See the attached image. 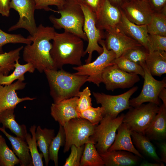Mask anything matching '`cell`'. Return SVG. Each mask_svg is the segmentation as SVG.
Listing matches in <instances>:
<instances>
[{
	"label": "cell",
	"instance_id": "obj_24",
	"mask_svg": "<svg viewBox=\"0 0 166 166\" xmlns=\"http://www.w3.org/2000/svg\"><path fill=\"white\" fill-rule=\"evenodd\" d=\"M131 136L135 148L142 155L150 158L156 162L164 164L157 154L155 146L145 135L132 131Z\"/></svg>",
	"mask_w": 166,
	"mask_h": 166
},
{
	"label": "cell",
	"instance_id": "obj_26",
	"mask_svg": "<svg viewBox=\"0 0 166 166\" xmlns=\"http://www.w3.org/2000/svg\"><path fill=\"white\" fill-rule=\"evenodd\" d=\"M14 109H10L0 112V124L3 127L8 128L17 137L25 140V137L27 133L26 126L20 125L15 119Z\"/></svg>",
	"mask_w": 166,
	"mask_h": 166
},
{
	"label": "cell",
	"instance_id": "obj_35",
	"mask_svg": "<svg viewBox=\"0 0 166 166\" xmlns=\"http://www.w3.org/2000/svg\"><path fill=\"white\" fill-rule=\"evenodd\" d=\"M20 160L13 151L8 146L5 139L0 137V166H14Z\"/></svg>",
	"mask_w": 166,
	"mask_h": 166
},
{
	"label": "cell",
	"instance_id": "obj_3",
	"mask_svg": "<svg viewBox=\"0 0 166 166\" xmlns=\"http://www.w3.org/2000/svg\"><path fill=\"white\" fill-rule=\"evenodd\" d=\"M50 89V94L54 102L74 97H78L81 87L86 82V75H78L62 69H47L44 71Z\"/></svg>",
	"mask_w": 166,
	"mask_h": 166
},
{
	"label": "cell",
	"instance_id": "obj_5",
	"mask_svg": "<svg viewBox=\"0 0 166 166\" xmlns=\"http://www.w3.org/2000/svg\"><path fill=\"white\" fill-rule=\"evenodd\" d=\"M124 114L122 113L115 118L105 116L95 128L89 138L94 143L99 154L107 152L113 143L117 128L123 122Z\"/></svg>",
	"mask_w": 166,
	"mask_h": 166
},
{
	"label": "cell",
	"instance_id": "obj_30",
	"mask_svg": "<svg viewBox=\"0 0 166 166\" xmlns=\"http://www.w3.org/2000/svg\"><path fill=\"white\" fill-rule=\"evenodd\" d=\"M147 27L149 34L166 36V12H154Z\"/></svg>",
	"mask_w": 166,
	"mask_h": 166
},
{
	"label": "cell",
	"instance_id": "obj_41",
	"mask_svg": "<svg viewBox=\"0 0 166 166\" xmlns=\"http://www.w3.org/2000/svg\"><path fill=\"white\" fill-rule=\"evenodd\" d=\"M149 38L148 53L156 50L166 51V36L149 34Z\"/></svg>",
	"mask_w": 166,
	"mask_h": 166
},
{
	"label": "cell",
	"instance_id": "obj_44",
	"mask_svg": "<svg viewBox=\"0 0 166 166\" xmlns=\"http://www.w3.org/2000/svg\"><path fill=\"white\" fill-rule=\"evenodd\" d=\"M103 1V0H84L83 3L96 14L100 7Z\"/></svg>",
	"mask_w": 166,
	"mask_h": 166
},
{
	"label": "cell",
	"instance_id": "obj_22",
	"mask_svg": "<svg viewBox=\"0 0 166 166\" xmlns=\"http://www.w3.org/2000/svg\"><path fill=\"white\" fill-rule=\"evenodd\" d=\"M150 140L162 141L166 138V107L162 104L144 132Z\"/></svg>",
	"mask_w": 166,
	"mask_h": 166
},
{
	"label": "cell",
	"instance_id": "obj_36",
	"mask_svg": "<svg viewBox=\"0 0 166 166\" xmlns=\"http://www.w3.org/2000/svg\"><path fill=\"white\" fill-rule=\"evenodd\" d=\"M32 39L30 36L26 38L21 34H10L0 29V54L3 53V46L8 43L31 44Z\"/></svg>",
	"mask_w": 166,
	"mask_h": 166
},
{
	"label": "cell",
	"instance_id": "obj_40",
	"mask_svg": "<svg viewBox=\"0 0 166 166\" xmlns=\"http://www.w3.org/2000/svg\"><path fill=\"white\" fill-rule=\"evenodd\" d=\"M85 144L80 147L72 145L71 152L66 159L64 166H80V162L83 152Z\"/></svg>",
	"mask_w": 166,
	"mask_h": 166
},
{
	"label": "cell",
	"instance_id": "obj_47",
	"mask_svg": "<svg viewBox=\"0 0 166 166\" xmlns=\"http://www.w3.org/2000/svg\"><path fill=\"white\" fill-rule=\"evenodd\" d=\"M158 98L163 101V104L166 107V89L163 88L160 92L158 95Z\"/></svg>",
	"mask_w": 166,
	"mask_h": 166
},
{
	"label": "cell",
	"instance_id": "obj_28",
	"mask_svg": "<svg viewBox=\"0 0 166 166\" xmlns=\"http://www.w3.org/2000/svg\"><path fill=\"white\" fill-rule=\"evenodd\" d=\"M104 162L90 138L85 144L80 166H104Z\"/></svg>",
	"mask_w": 166,
	"mask_h": 166
},
{
	"label": "cell",
	"instance_id": "obj_18",
	"mask_svg": "<svg viewBox=\"0 0 166 166\" xmlns=\"http://www.w3.org/2000/svg\"><path fill=\"white\" fill-rule=\"evenodd\" d=\"M78 97H74L52 103L50 114L55 121L62 126L70 120L80 118L77 108Z\"/></svg>",
	"mask_w": 166,
	"mask_h": 166
},
{
	"label": "cell",
	"instance_id": "obj_12",
	"mask_svg": "<svg viewBox=\"0 0 166 166\" xmlns=\"http://www.w3.org/2000/svg\"><path fill=\"white\" fill-rule=\"evenodd\" d=\"M10 7L18 12L19 18L16 24L9 28L8 31L23 28L27 30L31 36H33L38 27L34 17L36 9L34 0H10Z\"/></svg>",
	"mask_w": 166,
	"mask_h": 166
},
{
	"label": "cell",
	"instance_id": "obj_45",
	"mask_svg": "<svg viewBox=\"0 0 166 166\" xmlns=\"http://www.w3.org/2000/svg\"><path fill=\"white\" fill-rule=\"evenodd\" d=\"M10 0H0V14L3 16L10 15Z\"/></svg>",
	"mask_w": 166,
	"mask_h": 166
},
{
	"label": "cell",
	"instance_id": "obj_8",
	"mask_svg": "<svg viewBox=\"0 0 166 166\" xmlns=\"http://www.w3.org/2000/svg\"><path fill=\"white\" fill-rule=\"evenodd\" d=\"M160 106L148 102L136 107H131L124 114L123 122L132 131L144 135V132L158 113Z\"/></svg>",
	"mask_w": 166,
	"mask_h": 166
},
{
	"label": "cell",
	"instance_id": "obj_20",
	"mask_svg": "<svg viewBox=\"0 0 166 166\" xmlns=\"http://www.w3.org/2000/svg\"><path fill=\"white\" fill-rule=\"evenodd\" d=\"M115 140L110 147L108 151L123 150L129 152L137 156L140 158L144 159L142 155L136 149L132 142L131 132L127 124L122 122L117 130Z\"/></svg>",
	"mask_w": 166,
	"mask_h": 166
},
{
	"label": "cell",
	"instance_id": "obj_7",
	"mask_svg": "<svg viewBox=\"0 0 166 166\" xmlns=\"http://www.w3.org/2000/svg\"><path fill=\"white\" fill-rule=\"evenodd\" d=\"M96 126L80 118H73L65 122L63 125L65 136L63 152L68 151L72 145L80 147L88 142Z\"/></svg>",
	"mask_w": 166,
	"mask_h": 166
},
{
	"label": "cell",
	"instance_id": "obj_1",
	"mask_svg": "<svg viewBox=\"0 0 166 166\" xmlns=\"http://www.w3.org/2000/svg\"><path fill=\"white\" fill-rule=\"evenodd\" d=\"M56 32L53 27L41 24L37 27L35 34L30 36L32 43L23 47V60L40 73L47 69L57 70L50 55L52 45L50 42Z\"/></svg>",
	"mask_w": 166,
	"mask_h": 166
},
{
	"label": "cell",
	"instance_id": "obj_19",
	"mask_svg": "<svg viewBox=\"0 0 166 166\" xmlns=\"http://www.w3.org/2000/svg\"><path fill=\"white\" fill-rule=\"evenodd\" d=\"M121 10V18L117 27L127 36L138 42L148 52L149 42L147 25H139L132 22Z\"/></svg>",
	"mask_w": 166,
	"mask_h": 166
},
{
	"label": "cell",
	"instance_id": "obj_15",
	"mask_svg": "<svg viewBox=\"0 0 166 166\" xmlns=\"http://www.w3.org/2000/svg\"><path fill=\"white\" fill-rule=\"evenodd\" d=\"M106 32L105 41L106 47L108 50H112L114 52L116 58L121 56L129 49L142 46L127 36L117 27Z\"/></svg>",
	"mask_w": 166,
	"mask_h": 166
},
{
	"label": "cell",
	"instance_id": "obj_27",
	"mask_svg": "<svg viewBox=\"0 0 166 166\" xmlns=\"http://www.w3.org/2000/svg\"><path fill=\"white\" fill-rule=\"evenodd\" d=\"M55 137L54 130L45 128L42 129L38 126L35 131V137L37 146L43 154L46 166H48L50 160L49 155V147Z\"/></svg>",
	"mask_w": 166,
	"mask_h": 166
},
{
	"label": "cell",
	"instance_id": "obj_53",
	"mask_svg": "<svg viewBox=\"0 0 166 166\" xmlns=\"http://www.w3.org/2000/svg\"></svg>",
	"mask_w": 166,
	"mask_h": 166
},
{
	"label": "cell",
	"instance_id": "obj_9",
	"mask_svg": "<svg viewBox=\"0 0 166 166\" xmlns=\"http://www.w3.org/2000/svg\"><path fill=\"white\" fill-rule=\"evenodd\" d=\"M139 64L144 69V75L143 87L140 94L137 97L129 100L130 106L136 107L145 102H148L160 106V101L158 95L160 91L166 88V78L161 81L155 79L151 74L145 62Z\"/></svg>",
	"mask_w": 166,
	"mask_h": 166
},
{
	"label": "cell",
	"instance_id": "obj_37",
	"mask_svg": "<svg viewBox=\"0 0 166 166\" xmlns=\"http://www.w3.org/2000/svg\"><path fill=\"white\" fill-rule=\"evenodd\" d=\"M104 109L102 106L89 109L79 113L80 118L87 120L94 125L98 124L104 117Z\"/></svg>",
	"mask_w": 166,
	"mask_h": 166
},
{
	"label": "cell",
	"instance_id": "obj_29",
	"mask_svg": "<svg viewBox=\"0 0 166 166\" xmlns=\"http://www.w3.org/2000/svg\"><path fill=\"white\" fill-rule=\"evenodd\" d=\"M14 70L10 74L5 75L0 73V85H10L15 80H25L24 74L26 72L33 73L35 69L30 63H26L21 65L18 60L14 64Z\"/></svg>",
	"mask_w": 166,
	"mask_h": 166
},
{
	"label": "cell",
	"instance_id": "obj_23",
	"mask_svg": "<svg viewBox=\"0 0 166 166\" xmlns=\"http://www.w3.org/2000/svg\"><path fill=\"white\" fill-rule=\"evenodd\" d=\"M0 131L10 141L13 151L20 160V166H33L32 157L30 153L27 143L25 140L10 135L3 127H0Z\"/></svg>",
	"mask_w": 166,
	"mask_h": 166
},
{
	"label": "cell",
	"instance_id": "obj_31",
	"mask_svg": "<svg viewBox=\"0 0 166 166\" xmlns=\"http://www.w3.org/2000/svg\"><path fill=\"white\" fill-rule=\"evenodd\" d=\"M23 47L22 46L9 52L0 54L1 73L7 75L14 68V64L15 62L19 59L20 52Z\"/></svg>",
	"mask_w": 166,
	"mask_h": 166
},
{
	"label": "cell",
	"instance_id": "obj_16",
	"mask_svg": "<svg viewBox=\"0 0 166 166\" xmlns=\"http://www.w3.org/2000/svg\"><path fill=\"white\" fill-rule=\"evenodd\" d=\"M95 14L96 26L102 31L117 27L121 18L120 8L113 5L109 0H103L100 7Z\"/></svg>",
	"mask_w": 166,
	"mask_h": 166
},
{
	"label": "cell",
	"instance_id": "obj_34",
	"mask_svg": "<svg viewBox=\"0 0 166 166\" xmlns=\"http://www.w3.org/2000/svg\"><path fill=\"white\" fill-rule=\"evenodd\" d=\"M112 63L116 65L120 69L129 73L139 75L144 78L143 68L139 64L132 61L123 56L116 58Z\"/></svg>",
	"mask_w": 166,
	"mask_h": 166
},
{
	"label": "cell",
	"instance_id": "obj_2",
	"mask_svg": "<svg viewBox=\"0 0 166 166\" xmlns=\"http://www.w3.org/2000/svg\"><path fill=\"white\" fill-rule=\"evenodd\" d=\"M50 53L57 69L64 65L79 66L82 65L81 58L85 55L83 40L76 35L66 31L56 32L52 40Z\"/></svg>",
	"mask_w": 166,
	"mask_h": 166
},
{
	"label": "cell",
	"instance_id": "obj_4",
	"mask_svg": "<svg viewBox=\"0 0 166 166\" xmlns=\"http://www.w3.org/2000/svg\"><path fill=\"white\" fill-rule=\"evenodd\" d=\"M51 11L61 15L59 18L51 15L49 17L53 27L57 29H63L65 31L73 34L83 40L87 41L83 30L85 17L80 5L73 0H66L57 10Z\"/></svg>",
	"mask_w": 166,
	"mask_h": 166
},
{
	"label": "cell",
	"instance_id": "obj_52",
	"mask_svg": "<svg viewBox=\"0 0 166 166\" xmlns=\"http://www.w3.org/2000/svg\"><path fill=\"white\" fill-rule=\"evenodd\" d=\"M1 136H2L1 135H0V137H1Z\"/></svg>",
	"mask_w": 166,
	"mask_h": 166
},
{
	"label": "cell",
	"instance_id": "obj_39",
	"mask_svg": "<svg viewBox=\"0 0 166 166\" xmlns=\"http://www.w3.org/2000/svg\"><path fill=\"white\" fill-rule=\"evenodd\" d=\"M91 91L88 87L80 92L77 101V108L79 113L92 106Z\"/></svg>",
	"mask_w": 166,
	"mask_h": 166
},
{
	"label": "cell",
	"instance_id": "obj_10",
	"mask_svg": "<svg viewBox=\"0 0 166 166\" xmlns=\"http://www.w3.org/2000/svg\"><path fill=\"white\" fill-rule=\"evenodd\" d=\"M138 89V87L134 86L123 93L116 95L95 92H93V94L97 103L104 108V116H108L114 118L120 113L131 107L130 98Z\"/></svg>",
	"mask_w": 166,
	"mask_h": 166
},
{
	"label": "cell",
	"instance_id": "obj_21",
	"mask_svg": "<svg viewBox=\"0 0 166 166\" xmlns=\"http://www.w3.org/2000/svg\"><path fill=\"white\" fill-rule=\"evenodd\" d=\"M105 166H131L138 164L140 158L123 150L107 151L100 154Z\"/></svg>",
	"mask_w": 166,
	"mask_h": 166
},
{
	"label": "cell",
	"instance_id": "obj_17",
	"mask_svg": "<svg viewBox=\"0 0 166 166\" xmlns=\"http://www.w3.org/2000/svg\"><path fill=\"white\" fill-rule=\"evenodd\" d=\"M26 83L21 80L8 85H0V112L10 109H15L18 104L26 101H32L35 98L18 97L16 91L24 89Z\"/></svg>",
	"mask_w": 166,
	"mask_h": 166
},
{
	"label": "cell",
	"instance_id": "obj_33",
	"mask_svg": "<svg viewBox=\"0 0 166 166\" xmlns=\"http://www.w3.org/2000/svg\"><path fill=\"white\" fill-rule=\"evenodd\" d=\"M65 139V134L63 127L59 124L58 132L52 140L49 150V160L54 162L55 166L58 165L59 151L61 146H64Z\"/></svg>",
	"mask_w": 166,
	"mask_h": 166
},
{
	"label": "cell",
	"instance_id": "obj_51",
	"mask_svg": "<svg viewBox=\"0 0 166 166\" xmlns=\"http://www.w3.org/2000/svg\"><path fill=\"white\" fill-rule=\"evenodd\" d=\"M2 69L1 68V67H0V73H2Z\"/></svg>",
	"mask_w": 166,
	"mask_h": 166
},
{
	"label": "cell",
	"instance_id": "obj_11",
	"mask_svg": "<svg viewBox=\"0 0 166 166\" xmlns=\"http://www.w3.org/2000/svg\"><path fill=\"white\" fill-rule=\"evenodd\" d=\"M84 13L85 20L83 30L87 38L88 44L85 51L86 55L88 54V58L85 60L86 64L91 62L93 52L96 51L99 54L103 51V48L100 46L99 42L105 37L103 31L98 29L96 24L95 15L84 3L80 4Z\"/></svg>",
	"mask_w": 166,
	"mask_h": 166
},
{
	"label": "cell",
	"instance_id": "obj_38",
	"mask_svg": "<svg viewBox=\"0 0 166 166\" xmlns=\"http://www.w3.org/2000/svg\"><path fill=\"white\" fill-rule=\"evenodd\" d=\"M148 53L143 46L135 47L125 52L121 55L128 60L138 64L145 62Z\"/></svg>",
	"mask_w": 166,
	"mask_h": 166
},
{
	"label": "cell",
	"instance_id": "obj_46",
	"mask_svg": "<svg viewBox=\"0 0 166 166\" xmlns=\"http://www.w3.org/2000/svg\"><path fill=\"white\" fill-rule=\"evenodd\" d=\"M160 150L161 160L163 163H166V143L164 141H162L159 144Z\"/></svg>",
	"mask_w": 166,
	"mask_h": 166
},
{
	"label": "cell",
	"instance_id": "obj_50",
	"mask_svg": "<svg viewBox=\"0 0 166 166\" xmlns=\"http://www.w3.org/2000/svg\"><path fill=\"white\" fill-rule=\"evenodd\" d=\"M75 2L80 4L84 3V0H73Z\"/></svg>",
	"mask_w": 166,
	"mask_h": 166
},
{
	"label": "cell",
	"instance_id": "obj_6",
	"mask_svg": "<svg viewBox=\"0 0 166 166\" xmlns=\"http://www.w3.org/2000/svg\"><path fill=\"white\" fill-rule=\"evenodd\" d=\"M98 43L103 48V51L95 61L73 68L77 71L74 74L88 76L87 81L92 82L97 86L102 83V75L104 70L108 66L113 64L112 62L116 58L113 51L107 49L104 40H100Z\"/></svg>",
	"mask_w": 166,
	"mask_h": 166
},
{
	"label": "cell",
	"instance_id": "obj_48",
	"mask_svg": "<svg viewBox=\"0 0 166 166\" xmlns=\"http://www.w3.org/2000/svg\"><path fill=\"white\" fill-rule=\"evenodd\" d=\"M140 166H164V164L158 163H151L146 160L143 161L140 164Z\"/></svg>",
	"mask_w": 166,
	"mask_h": 166
},
{
	"label": "cell",
	"instance_id": "obj_32",
	"mask_svg": "<svg viewBox=\"0 0 166 166\" xmlns=\"http://www.w3.org/2000/svg\"><path fill=\"white\" fill-rule=\"evenodd\" d=\"M36 126L33 125L30 128L32 136L27 133L25 137V140L27 143L30 152L32 157L33 166H43L42 152L39 153L37 148V140L35 137Z\"/></svg>",
	"mask_w": 166,
	"mask_h": 166
},
{
	"label": "cell",
	"instance_id": "obj_43",
	"mask_svg": "<svg viewBox=\"0 0 166 166\" xmlns=\"http://www.w3.org/2000/svg\"><path fill=\"white\" fill-rule=\"evenodd\" d=\"M153 12H166V0H147Z\"/></svg>",
	"mask_w": 166,
	"mask_h": 166
},
{
	"label": "cell",
	"instance_id": "obj_14",
	"mask_svg": "<svg viewBox=\"0 0 166 166\" xmlns=\"http://www.w3.org/2000/svg\"><path fill=\"white\" fill-rule=\"evenodd\" d=\"M120 9L129 20L139 25H147L154 12L147 0H131L125 2Z\"/></svg>",
	"mask_w": 166,
	"mask_h": 166
},
{
	"label": "cell",
	"instance_id": "obj_13",
	"mask_svg": "<svg viewBox=\"0 0 166 166\" xmlns=\"http://www.w3.org/2000/svg\"><path fill=\"white\" fill-rule=\"evenodd\" d=\"M140 80L138 75L125 72L114 64L106 68L102 75V82L106 89L112 91L117 89L132 87Z\"/></svg>",
	"mask_w": 166,
	"mask_h": 166
},
{
	"label": "cell",
	"instance_id": "obj_25",
	"mask_svg": "<svg viewBox=\"0 0 166 166\" xmlns=\"http://www.w3.org/2000/svg\"><path fill=\"white\" fill-rule=\"evenodd\" d=\"M145 63L153 76H161L166 73V51L156 50L149 52Z\"/></svg>",
	"mask_w": 166,
	"mask_h": 166
},
{
	"label": "cell",
	"instance_id": "obj_49",
	"mask_svg": "<svg viewBox=\"0 0 166 166\" xmlns=\"http://www.w3.org/2000/svg\"><path fill=\"white\" fill-rule=\"evenodd\" d=\"M112 4L121 5V6L123 4V2L124 0H109Z\"/></svg>",
	"mask_w": 166,
	"mask_h": 166
},
{
	"label": "cell",
	"instance_id": "obj_42",
	"mask_svg": "<svg viewBox=\"0 0 166 166\" xmlns=\"http://www.w3.org/2000/svg\"><path fill=\"white\" fill-rule=\"evenodd\" d=\"M66 0H34L36 10H44L51 11L49 6H55L57 9L60 8Z\"/></svg>",
	"mask_w": 166,
	"mask_h": 166
},
{
	"label": "cell",
	"instance_id": "obj_54",
	"mask_svg": "<svg viewBox=\"0 0 166 166\" xmlns=\"http://www.w3.org/2000/svg\"></svg>",
	"mask_w": 166,
	"mask_h": 166
}]
</instances>
